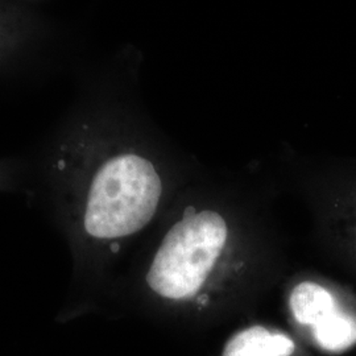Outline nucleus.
<instances>
[{"mask_svg": "<svg viewBox=\"0 0 356 356\" xmlns=\"http://www.w3.org/2000/svg\"><path fill=\"white\" fill-rule=\"evenodd\" d=\"M161 194V178L148 159L138 153L111 156L88 182L82 229L99 242L132 236L152 220Z\"/></svg>", "mask_w": 356, "mask_h": 356, "instance_id": "1", "label": "nucleus"}, {"mask_svg": "<svg viewBox=\"0 0 356 356\" xmlns=\"http://www.w3.org/2000/svg\"><path fill=\"white\" fill-rule=\"evenodd\" d=\"M294 353L296 343L289 335L254 325L234 334L222 356H292Z\"/></svg>", "mask_w": 356, "mask_h": 356, "instance_id": "4", "label": "nucleus"}, {"mask_svg": "<svg viewBox=\"0 0 356 356\" xmlns=\"http://www.w3.org/2000/svg\"><path fill=\"white\" fill-rule=\"evenodd\" d=\"M229 227L216 211L188 213L166 232L148 268L147 285L161 300L189 301L202 288L225 251Z\"/></svg>", "mask_w": 356, "mask_h": 356, "instance_id": "2", "label": "nucleus"}, {"mask_svg": "<svg viewBox=\"0 0 356 356\" xmlns=\"http://www.w3.org/2000/svg\"><path fill=\"white\" fill-rule=\"evenodd\" d=\"M293 318L321 351L341 355L356 347V302L317 281L300 282L289 297Z\"/></svg>", "mask_w": 356, "mask_h": 356, "instance_id": "3", "label": "nucleus"}]
</instances>
